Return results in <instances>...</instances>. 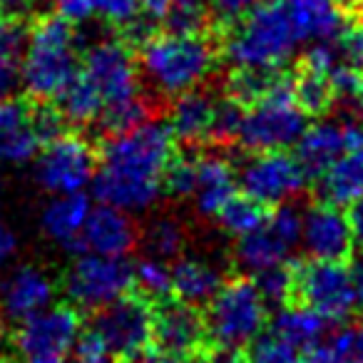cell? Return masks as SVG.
Listing matches in <instances>:
<instances>
[{
    "label": "cell",
    "mask_w": 363,
    "mask_h": 363,
    "mask_svg": "<svg viewBox=\"0 0 363 363\" xmlns=\"http://www.w3.org/2000/svg\"><path fill=\"white\" fill-rule=\"evenodd\" d=\"M174 152L177 140L169 125L155 117L130 132L105 137L90 182L92 194L122 212L150 209L162 197V174Z\"/></svg>",
    "instance_id": "6da1fadb"
},
{
    "label": "cell",
    "mask_w": 363,
    "mask_h": 363,
    "mask_svg": "<svg viewBox=\"0 0 363 363\" xmlns=\"http://www.w3.org/2000/svg\"><path fill=\"white\" fill-rule=\"evenodd\" d=\"M80 33L57 13H43L30 23L21 67L23 95L33 102H50L80 70Z\"/></svg>",
    "instance_id": "7a4b0ae2"
},
{
    "label": "cell",
    "mask_w": 363,
    "mask_h": 363,
    "mask_svg": "<svg viewBox=\"0 0 363 363\" xmlns=\"http://www.w3.org/2000/svg\"><path fill=\"white\" fill-rule=\"evenodd\" d=\"M219 33H199V35H172L157 33L150 43L137 50V65L150 77V82L167 97L199 87L217 67Z\"/></svg>",
    "instance_id": "3957f363"
},
{
    "label": "cell",
    "mask_w": 363,
    "mask_h": 363,
    "mask_svg": "<svg viewBox=\"0 0 363 363\" xmlns=\"http://www.w3.org/2000/svg\"><path fill=\"white\" fill-rule=\"evenodd\" d=\"M296 43L284 0H259L247 16L219 30V50L232 67H281Z\"/></svg>",
    "instance_id": "277c9868"
},
{
    "label": "cell",
    "mask_w": 363,
    "mask_h": 363,
    "mask_svg": "<svg viewBox=\"0 0 363 363\" xmlns=\"http://www.w3.org/2000/svg\"><path fill=\"white\" fill-rule=\"evenodd\" d=\"M209 346L244 351L269 326V308L254 279L237 274L222 281L209 303L202 308Z\"/></svg>",
    "instance_id": "5b68a950"
},
{
    "label": "cell",
    "mask_w": 363,
    "mask_h": 363,
    "mask_svg": "<svg viewBox=\"0 0 363 363\" xmlns=\"http://www.w3.org/2000/svg\"><path fill=\"white\" fill-rule=\"evenodd\" d=\"M308 127V117L294 97L291 72L279 70L262 100L244 110L237 142L249 152L286 150Z\"/></svg>",
    "instance_id": "8992f818"
},
{
    "label": "cell",
    "mask_w": 363,
    "mask_h": 363,
    "mask_svg": "<svg viewBox=\"0 0 363 363\" xmlns=\"http://www.w3.org/2000/svg\"><path fill=\"white\" fill-rule=\"evenodd\" d=\"M294 303L313 308L328 323H343L356 311L351 269L343 262L296 259L294 262Z\"/></svg>",
    "instance_id": "52a82bcc"
},
{
    "label": "cell",
    "mask_w": 363,
    "mask_h": 363,
    "mask_svg": "<svg viewBox=\"0 0 363 363\" xmlns=\"http://www.w3.org/2000/svg\"><path fill=\"white\" fill-rule=\"evenodd\" d=\"M152 323L155 301L140 289H130L120 298L105 303L92 318V328L105 338L117 363H127L152 351Z\"/></svg>",
    "instance_id": "ba28073f"
},
{
    "label": "cell",
    "mask_w": 363,
    "mask_h": 363,
    "mask_svg": "<svg viewBox=\"0 0 363 363\" xmlns=\"http://www.w3.org/2000/svg\"><path fill=\"white\" fill-rule=\"evenodd\" d=\"M130 289H135V264L127 257L80 254L65 272V291L82 311H97Z\"/></svg>",
    "instance_id": "9c48e42d"
},
{
    "label": "cell",
    "mask_w": 363,
    "mask_h": 363,
    "mask_svg": "<svg viewBox=\"0 0 363 363\" xmlns=\"http://www.w3.org/2000/svg\"><path fill=\"white\" fill-rule=\"evenodd\" d=\"M38 179L48 192L70 194L82 192L92 182L97 169V145L87 137L65 130L40 147Z\"/></svg>",
    "instance_id": "30bf717a"
},
{
    "label": "cell",
    "mask_w": 363,
    "mask_h": 363,
    "mask_svg": "<svg viewBox=\"0 0 363 363\" xmlns=\"http://www.w3.org/2000/svg\"><path fill=\"white\" fill-rule=\"evenodd\" d=\"M209 346L202 308L189 306L174 296L155 301L152 351L167 363H182Z\"/></svg>",
    "instance_id": "8fae6325"
},
{
    "label": "cell",
    "mask_w": 363,
    "mask_h": 363,
    "mask_svg": "<svg viewBox=\"0 0 363 363\" xmlns=\"http://www.w3.org/2000/svg\"><path fill=\"white\" fill-rule=\"evenodd\" d=\"M237 184L244 194L254 197L267 207L286 202L296 197L308 184L301 164L286 150L254 152L237 172Z\"/></svg>",
    "instance_id": "7c38bea8"
},
{
    "label": "cell",
    "mask_w": 363,
    "mask_h": 363,
    "mask_svg": "<svg viewBox=\"0 0 363 363\" xmlns=\"http://www.w3.org/2000/svg\"><path fill=\"white\" fill-rule=\"evenodd\" d=\"M80 67L95 82L105 105L140 95L137 52L120 38H107L90 45L80 55Z\"/></svg>",
    "instance_id": "4fadbf2b"
},
{
    "label": "cell",
    "mask_w": 363,
    "mask_h": 363,
    "mask_svg": "<svg viewBox=\"0 0 363 363\" xmlns=\"http://www.w3.org/2000/svg\"><path fill=\"white\" fill-rule=\"evenodd\" d=\"M82 308L75 303H60V306L43 308L30 318L18 323L13 331V346L23 358L43 356H67L75 343L77 333L82 331Z\"/></svg>",
    "instance_id": "5bb4252c"
},
{
    "label": "cell",
    "mask_w": 363,
    "mask_h": 363,
    "mask_svg": "<svg viewBox=\"0 0 363 363\" xmlns=\"http://www.w3.org/2000/svg\"><path fill=\"white\" fill-rule=\"evenodd\" d=\"M301 242L311 259H323V262H343L351 264L353 259V242L348 219L336 204L316 202L303 214Z\"/></svg>",
    "instance_id": "9a60e30c"
},
{
    "label": "cell",
    "mask_w": 363,
    "mask_h": 363,
    "mask_svg": "<svg viewBox=\"0 0 363 363\" xmlns=\"http://www.w3.org/2000/svg\"><path fill=\"white\" fill-rule=\"evenodd\" d=\"M137 234L132 219L122 209L110 204H97L90 209L77 237V257L80 254H100V257H127L135 249Z\"/></svg>",
    "instance_id": "2e32d148"
},
{
    "label": "cell",
    "mask_w": 363,
    "mask_h": 363,
    "mask_svg": "<svg viewBox=\"0 0 363 363\" xmlns=\"http://www.w3.org/2000/svg\"><path fill=\"white\" fill-rule=\"evenodd\" d=\"M55 294V284L43 269L18 267L0 286V313L13 323L30 318L33 313L48 308Z\"/></svg>",
    "instance_id": "e0dca14e"
},
{
    "label": "cell",
    "mask_w": 363,
    "mask_h": 363,
    "mask_svg": "<svg viewBox=\"0 0 363 363\" xmlns=\"http://www.w3.org/2000/svg\"><path fill=\"white\" fill-rule=\"evenodd\" d=\"M217 97L209 95L202 87H194L177 95L167 110V125L177 142L187 147L207 145L209 122H212V110Z\"/></svg>",
    "instance_id": "ac0fdd59"
},
{
    "label": "cell",
    "mask_w": 363,
    "mask_h": 363,
    "mask_svg": "<svg viewBox=\"0 0 363 363\" xmlns=\"http://www.w3.org/2000/svg\"><path fill=\"white\" fill-rule=\"evenodd\" d=\"M40 140L30 125V100H0V162H28L40 152Z\"/></svg>",
    "instance_id": "d6986e66"
},
{
    "label": "cell",
    "mask_w": 363,
    "mask_h": 363,
    "mask_svg": "<svg viewBox=\"0 0 363 363\" xmlns=\"http://www.w3.org/2000/svg\"><path fill=\"white\" fill-rule=\"evenodd\" d=\"M284 8L296 40H333L351 26L333 0H284Z\"/></svg>",
    "instance_id": "ffe728a7"
},
{
    "label": "cell",
    "mask_w": 363,
    "mask_h": 363,
    "mask_svg": "<svg viewBox=\"0 0 363 363\" xmlns=\"http://www.w3.org/2000/svg\"><path fill=\"white\" fill-rule=\"evenodd\" d=\"M346 152L343 145L341 122H316L306 127L296 140V160L301 164L308 182H318V177Z\"/></svg>",
    "instance_id": "44dd1931"
},
{
    "label": "cell",
    "mask_w": 363,
    "mask_h": 363,
    "mask_svg": "<svg viewBox=\"0 0 363 363\" xmlns=\"http://www.w3.org/2000/svg\"><path fill=\"white\" fill-rule=\"evenodd\" d=\"M239 192L237 167L222 155H199L197 160V209L202 217H217L219 209Z\"/></svg>",
    "instance_id": "7402d4cb"
},
{
    "label": "cell",
    "mask_w": 363,
    "mask_h": 363,
    "mask_svg": "<svg viewBox=\"0 0 363 363\" xmlns=\"http://www.w3.org/2000/svg\"><path fill=\"white\" fill-rule=\"evenodd\" d=\"M90 209L92 204L87 194L82 192L60 194L43 212V229L48 232V237L55 239L57 244H62L67 252L77 257V237H80L82 227H85V219L90 214Z\"/></svg>",
    "instance_id": "603a6c76"
},
{
    "label": "cell",
    "mask_w": 363,
    "mask_h": 363,
    "mask_svg": "<svg viewBox=\"0 0 363 363\" xmlns=\"http://www.w3.org/2000/svg\"><path fill=\"white\" fill-rule=\"evenodd\" d=\"M172 272V296L189 306L204 308L209 298L222 286V274L217 267L202 262V259H177L169 267Z\"/></svg>",
    "instance_id": "cb8c5ba5"
},
{
    "label": "cell",
    "mask_w": 363,
    "mask_h": 363,
    "mask_svg": "<svg viewBox=\"0 0 363 363\" xmlns=\"http://www.w3.org/2000/svg\"><path fill=\"white\" fill-rule=\"evenodd\" d=\"M52 105L60 112V117L65 120L67 127H90L95 125V120L102 112V100L100 90L95 87V82L82 72V67L57 90V95L52 97Z\"/></svg>",
    "instance_id": "d4e9b609"
},
{
    "label": "cell",
    "mask_w": 363,
    "mask_h": 363,
    "mask_svg": "<svg viewBox=\"0 0 363 363\" xmlns=\"http://www.w3.org/2000/svg\"><path fill=\"white\" fill-rule=\"evenodd\" d=\"M318 187H321V199L331 202L336 207L356 202L363 197V145L356 150H346L321 177H318Z\"/></svg>",
    "instance_id": "484cf974"
},
{
    "label": "cell",
    "mask_w": 363,
    "mask_h": 363,
    "mask_svg": "<svg viewBox=\"0 0 363 363\" xmlns=\"http://www.w3.org/2000/svg\"><path fill=\"white\" fill-rule=\"evenodd\" d=\"M269 326H272L274 336L286 341L289 346H294L301 353L323 341L328 321L313 308L303 306V303H289V306L279 308L277 318L269 321Z\"/></svg>",
    "instance_id": "4316f807"
},
{
    "label": "cell",
    "mask_w": 363,
    "mask_h": 363,
    "mask_svg": "<svg viewBox=\"0 0 363 363\" xmlns=\"http://www.w3.org/2000/svg\"><path fill=\"white\" fill-rule=\"evenodd\" d=\"M28 23L0 21V100L16 95L21 87V67L28 45Z\"/></svg>",
    "instance_id": "83f0119b"
},
{
    "label": "cell",
    "mask_w": 363,
    "mask_h": 363,
    "mask_svg": "<svg viewBox=\"0 0 363 363\" xmlns=\"http://www.w3.org/2000/svg\"><path fill=\"white\" fill-rule=\"evenodd\" d=\"M237 239L239 242H237V247H234V259H237L239 267L249 274L264 272V269L277 267V264L289 259V247L281 244L269 232L267 224Z\"/></svg>",
    "instance_id": "f1b7e54d"
},
{
    "label": "cell",
    "mask_w": 363,
    "mask_h": 363,
    "mask_svg": "<svg viewBox=\"0 0 363 363\" xmlns=\"http://www.w3.org/2000/svg\"><path fill=\"white\" fill-rule=\"evenodd\" d=\"M152 115H155V105H152L150 97L135 95L127 97V100L102 105V112L95 120V125L100 127V135L105 140V137L122 135V132H130L135 127L145 125L147 120H152Z\"/></svg>",
    "instance_id": "f546056e"
},
{
    "label": "cell",
    "mask_w": 363,
    "mask_h": 363,
    "mask_svg": "<svg viewBox=\"0 0 363 363\" xmlns=\"http://www.w3.org/2000/svg\"><path fill=\"white\" fill-rule=\"evenodd\" d=\"M294 77V97L296 105L306 112V117H323L336 102V95L331 90L326 72L308 70V67L298 65L291 72Z\"/></svg>",
    "instance_id": "4dcf8cb0"
},
{
    "label": "cell",
    "mask_w": 363,
    "mask_h": 363,
    "mask_svg": "<svg viewBox=\"0 0 363 363\" xmlns=\"http://www.w3.org/2000/svg\"><path fill=\"white\" fill-rule=\"evenodd\" d=\"M160 21L162 33L172 35H199L214 30L212 8L207 6V0H172Z\"/></svg>",
    "instance_id": "1f68e13d"
},
{
    "label": "cell",
    "mask_w": 363,
    "mask_h": 363,
    "mask_svg": "<svg viewBox=\"0 0 363 363\" xmlns=\"http://www.w3.org/2000/svg\"><path fill=\"white\" fill-rule=\"evenodd\" d=\"M267 217H269L267 204L257 202V199L249 197V194H244V192L232 194L229 202L224 204L217 214L222 229L232 234V237H244V234L264 227V224H267Z\"/></svg>",
    "instance_id": "d6a6232c"
},
{
    "label": "cell",
    "mask_w": 363,
    "mask_h": 363,
    "mask_svg": "<svg viewBox=\"0 0 363 363\" xmlns=\"http://www.w3.org/2000/svg\"><path fill=\"white\" fill-rule=\"evenodd\" d=\"M279 70L281 67H232L224 85V95L237 100L242 107H252L264 97Z\"/></svg>",
    "instance_id": "836d02e7"
},
{
    "label": "cell",
    "mask_w": 363,
    "mask_h": 363,
    "mask_svg": "<svg viewBox=\"0 0 363 363\" xmlns=\"http://www.w3.org/2000/svg\"><path fill=\"white\" fill-rule=\"evenodd\" d=\"M254 284H257L269 311H279V308L294 303V259L257 272Z\"/></svg>",
    "instance_id": "e575fe53"
},
{
    "label": "cell",
    "mask_w": 363,
    "mask_h": 363,
    "mask_svg": "<svg viewBox=\"0 0 363 363\" xmlns=\"http://www.w3.org/2000/svg\"><path fill=\"white\" fill-rule=\"evenodd\" d=\"M184 239H187V234L177 219L162 217L147 224V229L142 232V247L152 259L167 262V259H174L177 254H182Z\"/></svg>",
    "instance_id": "d590c367"
},
{
    "label": "cell",
    "mask_w": 363,
    "mask_h": 363,
    "mask_svg": "<svg viewBox=\"0 0 363 363\" xmlns=\"http://www.w3.org/2000/svg\"><path fill=\"white\" fill-rule=\"evenodd\" d=\"M244 110H247V107H242L229 95H219L217 100H214L212 122H209V132H207V145L232 147L234 142H237L239 127H242Z\"/></svg>",
    "instance_id": "8d00e7d4"
},
{
    "label": "cell",
    "mask_w": 363,
    "mask_h": 363,
    "mask_svg": "<svg viewBox=\"0 0 363 363\" xmlns=\"http://www.w3.org/2000/svg\"><path fill=\"white\" fill-rule=\"evenodd\" d=\"M197 160L199 155L177 150L162 174V194H169L174 199L192 197L197 192Z\"/></svg>",
    "instance_id": "74e56055"
},
{
    "label": "cell",
    "mask_w": 363,
    "mask_h": 363,
    "mask_svg": "<svg viewBox=\"0 0 363 363\" xmlns=\"http://www.w3.org/2000/svg\"><path fill=\"white\" fill-rule=\"evenodd\" d=\"M135 289H140L152 301L172 296V272L162 259H142L135 264Z\"/></svg>",
    "instance_id": "f35d334b"
},
{
    "label": "cell",
    "mask_w": 363,
    "mask_h": 363,
    "mask_svg": "<svg viewBox=\"0 0 363 363\" xmlns=\"http://www.w3.org/2000/svg\"><path fill=\"white\" fill-rule=\"evenodd\" d=\"M323 346L331 363H363V321L338 328Z\"/></svg>",
    "instance_id": "ab89813d"
},
{
    "label": "cell",
    "mask_w": 363,
    "mask_h": 363,
    "mask_svg": "<svg viewBox=\"0 0 363 363\" xmlns=\"http://www.w3.org/2000/svg\"><path fill=\"white\" fill-rule=\"evenodd\" d=\"M242 363H301V356L294 346L286 341L272 336H259L254 343L244 348V361Z\"/></svg>",
    "instance_id": "60d3db41"
},
{
    "label": "cell",
    "mask_w": 363,
    "mask_h": 363,
    "mask_svg": "<svg viewBox=\"0 0 363 363\" xmlns=\"http://www.w3.org/2000/svg\"><path fill=\"white\" fill-rule=\"evenodd\" d=\"M267 229L279 239L281 244H286L289 249L296 247L301 242V229H303V217L296 207L281 202L274 209H269L267 217Z\"/></svg>",
    "instance_id": "b9f144b4"
},
{
    "label": "cell",
    "mask_w": 363,
    "mask_h": 363,
    "mask_svg": "<svg viewBox=\"0 0 363 363\" xmlns=\"http://www.w3.org/2000/svg\"><path fill=\"white\" fill-rule=\"evenodd\" d=\"M72 363H117L112 351L107 348L105 338L95 328H82L72 343Z\"/></svg>",
    "instance_id": "7bdbcfd3"
},
{
    "label": "cell",
    "mask_w": 363,
    "mask_h": 363,
    "mask_svg": "<svg viewBox=\"0 0 363 363\" xmlns=\"http://www.w3.org/2000/svg\"><path fill=\"white\" fill-rule=\"evenodd\" d=\"M95 8L100 13V18L112 28H122L125 23H130L137 13L142 11L140 0H95Z\"/></svg>",
    "instance_id": "ee69618b"
},
{
    "label": "cell",
    "mask_w": 363,
    "mask_h": 363,
    "mask_svg": "<svg viewBox=\"0 0 363 363\" xmlns=\"http://www.w3.org/2000/svg\"><path fill=\"white\" fill-rule=\"evenodd\" d=\"M259 0H212V18H214V30H224L227 26L237 23L242 16H247Z\"/></svg>",
    "instance_id": "f6af8a7d"
},
{
    "label": "cell",
    "mask_w": 363,
    "mask_h": 363,
    "mask_svg": "<svg viewBox=\"0 0 363 363\" xmlns=\"http://www.w3.org/2000/svg\"><path fill=\"white\" fill-rule=\"evenodd\" d=\"M55 13L72 26H85L95 18V0H52Z\"/></svg>",
    "instance_id": "bcb514c9"
},
{
    "label": "cell",
    "mask_w": 363,
    "mask_h": 363,
    "mask_svg": "<svg viewBox=\"0 0 363 363\" xmlns=\"http://www.w3.org/2000/svg\"><path fill=\"white\" fill-rule=\"evenodd\" d=\"M341 45L346 62H351L353 67H358L363 72V18L348 26V30L341 38Z\"/></svg>",
    "instance_id": "7dc6e473"
},
{
    "label": "cell",
    "mask_w": 363,
    "mask_h": 363,
    "mask_svg": "<svg viewBox=\"0 0 363 363\" xmlns=\"http://www.w3.org/2000/svg\"><path fill=\"white\" fill-rule=\"evenodd\" d=\"M346 219H348V227H351L353 242L363 247V197H358L356 202L348 204Z\"/></svg>",
    "instance_id": "c3c4849f"
},
{
    "label": "cell",
    "mask_w": 363,
    "mask_h": 363,
    "mask_svg": "<svg viewBox=\"0 0 363 363\" xmlns=\"http://www.w3.org/2000/svg\"><path fill=\"white\" fill-rule=\"evenodd\" d=\"M351 269V281H353V294H356V311L363 316V257H358L356 262L351 259L348 264Z\"/></svg>",
    "instance_id": "681fc988"
},
{
    "label": "cell",
    "mask_w": 363,
    "mask_h": 363,
    "mask_svg": "<svg viewBox=\"0 0 363 363\" xmlns=\"http://www.w3.org/2000/svg\"><path fill=\"white\" fill-rule=\"evenodd\" d=\"M16 247H18L16 234H13L6 224H0V267L16 254Z\"/></svg>",
    "instance_id": "f907efd6"
},
{
    "label": "cell",
    "mask_w": 363,
    "mask_h": 363,
    "mask_svg": "<svg viewBox=\"0 0 363 363\" xmlns=\"http://www.w3.org/2000/svg\"><path fill=\"white\" fill-rule=\"evenodd\" d=\"M333 3L348 23H356L363 18V0H333Z\"/></svg>",
    "instance_id": "816d5d0a"
},
{
    "label": "cell",
    "mask_w": 363,
    "mask_h": 363,
    "mask_svg": "<svg viewBox=\"0 0 363 363\" xmlns=\"http://www.w3.org/2000/svg\"><path fill=\"white\" fill-rule=\"evenodd\" d=\"M172 6V0H140V8L145 13H150L152 18H157L160 21L162 16L167 13V8Z\"/></svg>",
    "instance_id": "f5cc1de1"
},
{
    "label": "cell",
    "mask_w": 363,
    "mask_h": 363,
    "mask_svg": "<svg viewBox=\"0 0 363 363\" xmlns=\"http://www.w3.org/2000/svg\"><path fill=\"white\" fill-rule=\"evenodd\" d=\"M67 356H52V353H43V356H30L26 363H65Z\"/></svg>",
    "instance_id": "db71d44e"
},
{
    "label": "cell",
    "mask_w": 363,
    "mask_h": 363,
    "mask_svg": "<svg viewBox=\"0 0 363 363\" xmlns=\"http://www.w3.org/2000/svg\"><path fill=\"white\" fill-rule=\"evenodd\" d=\"M127 363H167V361L162 356H157L155 351H147V353H142V356L132 358V361H127Z\"/></svg>",
    "instance_id": "11a10c76"
},
{
    "label": "cell",
    "mask_w": 363,
    "mask_h": 363,
    "mask_svg": "<svg viewBox=\"0 0 363 363\" xmlns=\"http://www.w3.org/2000/svg\"><path fill=\"white\" fill-rule=\"evenodd\" d=\"M358 100H361V105H363V72H361V82H358Z\"/></svg>",
    "instance_id": "9f6ffc18"
},
{
    "label": "cell",
    "mask_w": 363,
    "mask_h": 363,
    "mask_svg": "<svg viewBox=\"0 0 363 363\" xmlns=\"http://www.w3.org/2000/svg\"><path fill=\"white\" fill-rule=\"evenodd\" d=\"M0 363H18V361H13V358H8V356H3V358H0Z\"/></svg>",
    "instance_id": "6f0895ef"
},
{
    "label": "cell",
    "mask_w": 363,
    "mask_h": 363,
    "mask_svg": "<svg viewBox=\"0 0 363 363\" xmlns=\"http://www.w3.org/2000/svg\"><path fill=\"white\" fill-rule=\"evenodd\" d=\"M361 125H363V117H361Z\"/></svg>",
    "instance_id": "680465c9"
}]
</instances>
